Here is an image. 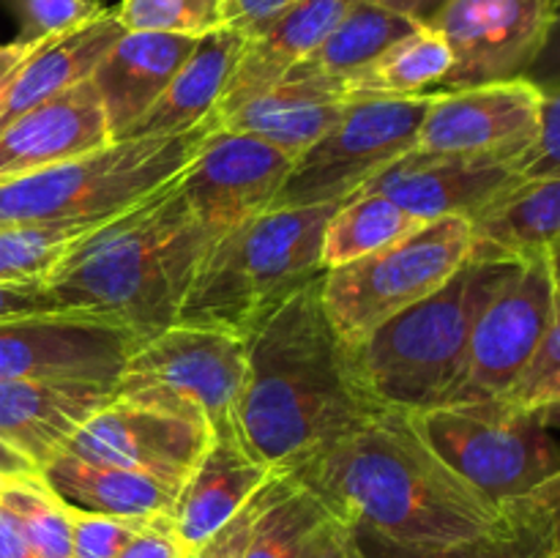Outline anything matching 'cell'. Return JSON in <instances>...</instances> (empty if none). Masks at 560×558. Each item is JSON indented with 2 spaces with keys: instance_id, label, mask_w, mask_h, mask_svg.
Returning a JSON list of instances; mask_svg holds the SVG:
<instances>
[{
  "instance_id": "49",
  "label": "cell",
  "mask_w": 560,
  "mask_h": 558,
  "mask_svg": "<svg viewBox=\"0 0 560 558\" xmlns=\"http://www.w3.org/2000/svg\"><path fill=\"white\" fill-rule=\"evenodd\" d=\"M38 44L42 42H20V38L9 44H0V88L11 80V74L25 63V58L38 47Z\"/></svg>"
},
{
  "instance_id": "42",
  "label": "cell",
  "mask_w": 560,
  "mask_h": 558,
  "mask_svg": "<svg viewBox=\"0 0 560 558\" xmlns=\"http://www.w3.org/2000/svg\"><path fill=\"white\" fill-rule=\"evenodd\" d=\"M299 558H370V553L348 523L328 514L312 531Z\"/></svg>"
},
{
  "instance_id": "22",
  "label": "cell",
  "mask_w": 560,
  "mask_h": 558,
  "mask_svg": "<svg viewBox=\"0 0 560 558\" xmlns=\"http://www.w3.org/2000/svg\"><path fill=\"white\" fill-rule=\"evenodd\" d=\"M359 0H301L260 31L249 33L228 82L219 115L277 85L299 66Z\"/></svg>"
},
{
  "instance_id": "43",
  "label": "cell",
  "mask_w": 560,
  "mask_h": 558,
  "mask_svg": "<svg viewBox=\"0 0 560 558\" xmlns=\"http://www.w3.org/2000/svg\"><path fill=\"white\" fill-rule=\"evenodd\" d=\"M118 558H191L173 528V518H156L142 525Z\"/></svg>"
},
{
  "instance_id": "34",
  "label": "cell",
  "mask_w": 560,
  "mask_h": 558,
  "mask_svg": "<svg viewBox=\"0 0 560 558\" xmlns=\"http://www.w3.org/2000/svg\"><path fill=\"white\" fill-rule=\"evenodd\" d=\"M224 3L228 0H120L113 11L124 31L200 38L224 25Z\"/></svg>"
},
{
  "instance_id": "36",
  "label": "cell",
  "mask_w": 560,
  "mask_h": 558,
  "mask_svg": "<svg viewBox=\"0 0 560 558\" xmlns=\"http://www.w3.org/2000/svg\"><path fill=\"white\" fill-rule=\"evenodd\" d=\"M20 20V42H44L77 31L104 14L98 0H11Z\"/></svg>"
},
{
  "instance_id": "54",
  "label": "cell",
  "mask_w": 560,
  "mask_h": 558,
  "mask_svg": "<svg viewBox=\"0 0 560 558\" xmlns=\"http://www.w3.org/2000/svg\"><path fill=\"white\" fill-rule=\"evenodd\" d=\"M3 481H5V479H0V485H3Z\"/></svg>"
},
{
  "instance_id": "31",
  "label": "cell",
  "mask_w": 560,
  "mask_h": 558,
  "mask_svg": "<svg viewBox=\"0 0 560 558\" xmlns=\"http://www.w3.org/2000/svg\"><path fill=\"white\" fill-rule=\"evenodd\" d=\"M107 219H58L0 228V284L44 282L52 268Z\"/></svg>"
},
{
  "instance_id": "33",
  "label": "cell",
  "mask_w": 560,
  "mask_h": 558,
  "mask_svg": "<svg viewBox=\"0 0 560 558\" xmlns=\"http://www.w3.org/2000/svg\"><path fill=\"white\" fill-rule=\"evenodd\" d=\"M0 501L20 518L38 558H71V509L55 498L42 476L5 479Z\"/></svg>"
},
{
  "instance_id": "14",
  "label": "cell",
  "mask_w": 560,
  "mask_h": 558,
  "mask_svg": "<svg viewBox=\"0 0 560 558\" xmlns=\"http://www.w3.org/2000/svg\"><path fill=\"white\" fill-rule=\"evenodd\" d=\"M545 93L528 80L435 93L416 148L517 162L539 137Z\"/></svg>"
},
{
  "instance_id": "47",
  "label": "cell",
  "mask_w": 560,
  "mask_h": 558,
  "mask_svg": "<svg viewBox=\"0 0 560 558\" xmlns=\"http://www.w3.org/2000/svg\"><path fill=\"white\" fill-rule=\"evenodd\" d=\"M0 558H38L20 518L0 501Z\"/></svg>"
},
{
  "instance_id": "45",
  "label": "cell",
  "mask_w": 560,
  "mask_h": 558,
  "mask_svg": "<svg viewBox=\"0 0 560 558\" xmlns=\"http://www.w3.org/2000/svg\"><path fill=\"white\" fill-rule=\"evenodd\" d=\"M295 3H301V0H228L224 3V25L249 36L271 20H277L279 14L293 9Z\"/></svg>"
},
{
  "instance_id": "7",
  "label": "cell",
  "mask_w": 560,
  "mask_h": 558,
  "mask_svg": "<svg viewBox=\"0 0 560 558\" xmlns=\"http://www.w3.org/2000/svg\"><path fill=\"white\" fill-rule=\"evenodd\" d=\"M246 377V339L222 328L173 323L137 342L115 381V399L235 435Z\"/></svg>"
},
{
  "instance_id": "11",
  "label": "cell",
  "mask_w": 560,
  "mask_h": 558,
  "mask_svg": "<svg viewBox=\"0 0 560 558\" xmlns=\"http://www.w3.org/2000/svg\"><path fill=\"white\" fill-rule=\"evenodd\" d=\"M552 306L556 279L547 255L528 257L481 310L463 381L448 405L509 397L550 326Z\"/></svg>"
},
{
  "instance_id": "52",
  "label": "cell",
  "mask_w": 560,
  "mask_h": 558,
  "mask_svg": "<svg viewBox=\"0 0 560 558\" xmlns=\"http://www.w3.org/2000/svg\"><path fill=\"white\" fill-rule=\"evenodd\" d=\"M547 255V263H550V271H552V279L560 284V241L558 244H552L550 249L545 252Z\"/></svg>"
},
{
  "instance_id": "40",
  "label": "cell",
  "mask_w": 560,
  "mask_h": 558,
  "mask_svg": "<svg viewBox=\"0 0 560 558\" xmlns=\"http://www.w3.org/2000/svg\"><path fill=\"white\" fill-rule=\"evenodd\" d=\"M501 512L512 523L525 525L550 542V550L560 553V468L541 485L514 501L503 503Z\"/></svg>"
},
{
  "instance_id": "17",
  "label": "cell",
  "mask_w": 560,
  "mask_h": 558,
  "mask_svg": "<svg viewBox=\"0 0 560 558\" xmlns=\"http://www.w3.org/2000/svg\"><path fill=\"white\" fill-rule=\"evenodd\" d=\"M517 184L512 159L410 148L361 191L388 197L402 211L432 222L441 217L474 219Z\"/></svg>"
},
{
  "instance_id": "27",
  "label": "cell",
  "mask_w": 560,
  "mask_h": 558,
  "mask_svg": "<svg viewBox=\"0 0 560 558\" xmlns=\"http://www.w3.org/2000/svg\"><path fill=\"white\" fill-rule=\"evenodd\" d=\"M474 255L487 260H528L560 241V173L523 181L470 219Z\"/></svg>"
},
{
  "instance_id": "15",
  "label": "cell",
  "mask_w": 560,
  "mask_h": 558,
  "mask_svg": "<svg viewBox=\"0 0 560 558\" xmlns=\"http://www.w3.org/2000/svg\"><path fill=\"white\" fill-rule=\"evenodd\" d=\"M135 337L88 315H27L0 321V381L98 377L118 381Z\"/></svg>"
},
{
  "instance_id": "1",
  "label": "cell",
  "mask_w": 560,
  "mask_h": 558,
  "mask_svg": "<svg viewBox=\"0 0 560 558\" xmlns=\"http://www.w3.org/2000/svg\"><path fill=\"white\" fill-rule=\"evenodd\" d=\"M290 476L361 542L399 558L441 556L506 523L432 452L408 410H375Z\"/></svg>"
},
{
  "instance_id": "4",
  "label": "cell",
  "mask_w": 560,
  "mask_h": 558,
  "mask_svg": "<svg viewBox=\"0 0 560 558\" xmlns=\"http://www.w3.org/2000/svg\"><path fill=\"white\" fill-rule=\"evenodd\" d=\"M523 260L470 257L441 290L348 350L361 394L377 408H441L454 399L481 310Z\"/></svg>"
},
{
  "instance_id": "25",
  "label": "cell",
  "mask_w": 560,
  "mask_h": 558,
  "mask_svg": "<svg viewBox=\"0 0 560 558\" xmlns=\"http://www.w3.org/2000/svg\"><path fill=\"white\" fill-rule=\"evenodd\" d=\"M244 42V33L230 25H222L197 38L195 49L184 60L178 74L173 77L167 91L148 109L145 118L129 131L126 140H131V137L184 135V131H191L195 126L206 124L211 115H217Z\"/></svg>"
},
{
  "instance_id": "28",
  "label": "cell",
  "mask_w": 560,
  "mask_h": 558,
  "mask_svg": "<svg viewBox=\"0 0 560 558\" xmlns=\"http://www.w3.org/2000/svg\"><path fill=\"white\" fill-rule=\"evenodd\" d=\"M416 22L381 9L370 0H359L331 33L288 71L284 80H326L348 82L361 69L386 53L394 42L416 31Z\"/></svg>"
},
{
  "instance_id": "23",
  "label": "cell",
  "mask_w": 560,
  "mask_h": 558,
  "mask_svg": "<svg viewBox=\"0 0 560 558\" xmlns=\"http://www.w3.org/2000/svg\"><path fill=\"white\" fill-rule=\"evenodd\" d=\"M124 33L115 11L107 9L77 31L44 38L0 88V131L27 109L91 80L96 66Z\"/></svg>"
},
{
  "instance_id": "13",
  "label": "cell",
  "mask_w": 560,
  "mask_h": 558,
  "mask_svg": "<svg viewBox=\"0 0 560 558\" xmlns=\"http://www.w3.org/2000/svg\"><path fill=\"white\" fill-rule=\"evenodd\" d=\"M295 156L244 131L217 126L180 173L195 217L213 233L235 228L277 206Z\"/></svg>"
},
{
  "instance_id": "26",
  "label": "cell",
  "mask_w": 560,
  "mask_h": 558,
  "mask_svg": "<svg viewBox=\"0 0 560 558\" xmlns=\"http://www.w3.org/2000/svg\"><path fill=\"white\" fill-rule=\"evenodd\" d=\"M44 485L60 503L74 512L113 514V518H173L178 490L153 476L93 463L71 452H60L38 468Z\"/></svg>"
},
{
  "instance_id": "9",
  "label": "cell",
  "mask_w": 560,
  "mask_h": 558,
  "mask_svg": "<svg viewBox=\"0 0 560 558\" xmlns=\"http://www.w3.org/2000/svg\"><path fill=\"white\" fill-rule=\"evenodd\" d=\"M432 452L498 509L560 468V435L503 399L416 410Z\"/></svg>"
},
{
  "instance_id": "48",
  "label": "cell",
  "mask_w": 560,
  "mask_h": 558,
  "mask_svg": "<svg viewBox=\"0 0 560 558\" xmlns=\"http://www.w3.org/2000/svg\"><path fill=\"white\" fill-rule=\"evenodd\" d=\"M370 3L394 11V14L405 16V20L416 22V25H430L441 14L443 5H448L452 0H370Z\"/></svg>"
},
{
  "instance_id": "29",
  "label": "cell",
  "mask_w": 560,
  "mask_h": 558,
  "mask_svg": "<svg viewBox=\"0 0 560 558\" xmlns=\"http://www.w3.org/2000/svg\"><path fill=\"white\" fill-rule=\"evenodd\" d=\"M452 69V49L446 38L430 25H419L377 55L366 69L345 82L350 98H408L435 93Z\"/></svg>"
},
{
  "instance_id": "18",
  "label": "cell",
  "mask_w": 560,
  "mask_h": 558,
  "mask_svg": "<svg viewBox=\"0 0 560 558\" xmlns=\"http://www.w3.org/2000/svg\"><path fill=\"white\" fill-rule=\"evenodd\" d=\"M115 403V381L98 377H11L0 381V441L36 468L63 452L102 408Z\"/></svg>"
},
{
  "instance_id": "3",
  "label": "cell",
  "mask_w": 560,
  "mask_h": 558,
  "mask_svg": "<svg viewBox=\"0 0 560 558\" xmlns=\"http://www.w3.org/2000/svg\"><path fill=\"white\" fill-rule=\"evenodd\" d=\"M213 239L217 233L191 211L178 175L85 235L44 288L63 312L98 317L145 342L178 323Z\"/></svg>"
},
{
  "instance_id": "12",
  "label": "cell",
  "mask_w": 560,
  "mask_h": 558,
  "mask_svg": "<svg viewBox=\"0 0 560 558\" xmlns=\"http://www.w3.org/2000/svg\"><path fill=\"white\" fill-rule=\"evenodd\" d=\"M560 0H452L430 22L452 49L435 93L523 80L541 53Z\"/></svg>"
},
{
  "instance_id": "2",
  "label": "cell",
  "mask_w": 560,
  "mask_h": 558,
  "mask_svg": "<svg viewBox=\"0 0 560 558\" xmlns=\"http://www.w3.org/2000/svg\"><path fill=\"white\" fill-rule=\"evenodd\" d=\"M320 284L323 277L290 295L246 337L235 435L271 474H293L381 410L353 381Z\"/></svg>"
},
{
  "instance_id": "53",
  "label": "cell",
  "mask_w": 560,
  "mask_h": 558,
  "mask_svg": "<svg viewBox=\"0 0 560 558\" xmlns=\"http://www.w3.org/2000/svg\"><path fill=\"white\" fill-rule=\"evenodd\" d=\"M550 558H560V553H552V556Z\"/></svg>"
},
{
  "instance_id": "51",
  "label": "cell",
  "mask_w": 560,
  "mask_h": 558,
  "mask_svg": "<svg viewBox=\"0 0 560 558\" xmlns=\"http://www.w3.org/2000/svg\"><path fill=\"white\" fill-rule=\"evenodd\" d=\"M528 414H534L536 419L547 427V430L558 432L560 435V394H556L552 399H547V403H541L539 408L528 410Z\"/></svg>"
},
{
  "instance_id": "44",
  "label": "cell",
  "mask_w": 560,
  "mask_h": 558,
  "mask_svg": "<svg viewBox=\"0 0 560 558\" xmlns=\"http://www.w3.org/2000/svg\"><path fill=\"white\" fill-rule=\"evenodd\" d=\"M27 315H63L44 282H11L0 284V321Z\"/></svg>"
},
{
  "instance_id": "20",
  "label": "cell",
  "mask_w": 560,
  "mask_h": 558,
  "mask_svg": "<svg viewBox=\"0 0 560 558\" xmlns=\"http://www.w3.org/2000/svg\"><path fill=\"white\" fill-rule=\"evenodd\" d=\"M197 38L175 33L126 31L113 44L91 82L102 96L113 140H126L129 131L145 118L148 109L162 98L173 77L195 49Z\"/></svg>"
},
{
  "instance_id": "8",
  "label": "cell",
  "mask_w": 560,
  "mask_h": 558,
  "mask_svg": "<svg viewBox=\"0 0 560 558\" xmlns=\"http://www.w3.org/2000/svg\"><path fill=\"white\" fill-rule=\"evenodd\" d=\"M474 255L468 217H441L405 239L326 271L323 306L345 348H353L408 306L441 290Z\"/></svg>"
},
{
  "instance_id": "37",
  "label": "cell",
  "mask_w": 560,
  "mask_h": 558,
  "mask_svg": "<svg viewBox=\"0 0 560 558\" xmlns=\"http://www.w3.org/2000/svg\"><path fill=\"white\" fill-rule=\"evenodd\" d=\"M151 520L156 518H113L71 509V558H118Z\"/></svg>"
},
{
  "instance_id": "30",
  "label": "cell",
  "mask_w": 560,
  "mask_h": 558,
  "mask_svg": "<svg viewBox=\"0 0 560 558\" xmlns=\"http://www.w3.org/2000/svg\"><path fill=\"white\" fill-rule=\"evenodd\" d=\"M427 224L424 219L402 211L397 202L375 191H359L355 197L345 200L328 219L326 239H323V266L326 271L359 257L372 255L394 241L405 239L413 230Z\"/></svg>"
},
{
  "instance_id": "24",
  "label": "cell",
  "mask_w": 560,
  "mask_h": 558,
  "mask_svg": "<svg viewBox=\"0 0 560 558\" xmlns=\"http://www.w3.org/2000/svg\"><path fill=\"white\" fill-rule=\"evenodd\" d=\"M348 102L342 82L282 80L217 120L222 129L255 135L299 159L342 118Z\"/></svg>"
},
{
  "instance_id": "35",
  "label": "cell",
  "mask_w": 560,
  "mask_h": 558,
  "mask_svg": "<svg viewBox=\"0 0 560 558\" xmlns=\"http://www.w3.org/2000/svg\"><path fill=\"white\" fill-rule=\"evenodd\" d=\"M560 394V284L556 282V306H552V321L536 348L534 359L525 367L517 386L503 397V403L514 405L520 410H534L541 403Z\"/></svg>"
},
{
  "instance_id": "41",
  "label": "cell",
  "mask_w": 560,
  "mask_h": 558,
  "mask_svg": "<svg viewBox=\"0 0 560 558\" xmlns=\"http://www.w3.org/2000/svg\"><path fill=\"white\" fill-rule=\"evenodd\" d=\"M514 173H517L520 184L560 173V88L545 91V98H541L539 137L514 162Z\"/></svg>"
},
{
  "instance_id": "32",
  "label": "cell",
  "mask_w": 560,
  "mask_h": 558,
  "mask_svg": "<svg viewBox=\"0 0 560 558\" xmlns=\"http://www.w3.org/2000/svg\"><path fill=\"white\" fill-rule=\"evenodd\" d=\"M328 509L301 481L284 474L277 496L262 509L244 558H299Z\"/></svg>"
},
{
  "instance_id": "46",
  "label": "cell",
  "mask_w": 560,
  "mask_h": 558,
  "mask_svg": "<svg viewBox=\"0 0 560 558\" xmlns=\"http://www.w3.org/2000/svg\"><path fill=\"white\" fill-rule=\"evenodd\" d=\"M523 80L534 82L541 93L560 88V5L556 20H552L550 25V33H547L545 47L536 55V60L530 63V69L525 71Z\"/></svg>"
},
{
  "instance_id": "6",
  "label": "cell",
  "mask_w": 560,
  "mask_h": 558,
  "mask_svg": "<svg viewBox=\"0 0 560 558\" xmlns=\"http://www.w3.org/2000/svg\"><path fill=\"white\" fill-rule=\"evenodd\" d=\"M219 126L217 115L184 135L131 137L69 162L0 181V228L58 219H113L178 178Z\"/></svg>"
},
{
  "instance_id": "19",
  "label": "cell",
  "mask_w": 560,
  "mask_h": 558,
  "mask_svg": "<svg viewBox=\"0 0 560 558\" xmlns=\"http://www.w3.org/2000/svg\"><path fill=\"white\" fill-rule=\"evenodd\" d=\"M113 142L102 96L91 80L27 109L0 131V181L69 162Z\"/></svg>"
},
{
  "instance_id": "38",
  "label": "cell",
  "mask_w": 560,
  "mask_h": 558,
  "mask_svg": "<svg viewBox=\"0 0 560 558\" xmlns=\"http://www.w3.org/2000/svg\"><path fill=\"white\" fill-rule=\"evenodd\" d=\"M282 476L284 474L268 476L266 485H262L260 490L235 512V518L228 520L211 539L202 542V545L191 553V558H244L252 534H255L257 520H260L262 509L271 503V498L277 496L279 485H282Z\"/></svg>"
},
{
  "instance_id": "39",
  "label": "cell",
  "mask_w": 560,
  "mask_h": 558,
  "mask_svg": "<svg viewBox=\"0 0 560 558\" xmlns=\"http://www.w3.org/2000/svg\"><path fill=\"white\" fill-rule=\"evenodd\" d=\"M550 542L539 536L536 531L525 528V525L506 523L501 528L490 531V534L470 539L465 545L454 547V550L441 553L432 558H550Z\"/></svg>"
},
{
  "instance_id": "21",
  "label": "cell",
  "mask_w": 560,
  "mask_h": 558,
  "mask_svg": "<svg viewBox=\"0 0 560 558\" xmlns=\"http://www.w3.org/2000/svg\"><path fill=\"white\" fill-rule=\"evenodd\" d=\"M268 476L271 470L246 452L238 435H211L173 509V528L186 550L195 553L233 520Z\"/></svg>"
},
{
  "instance_id": "16",
  "label": "cell",
  "mask_w": 560,
  "mask_h": 558,
  "mask_svg": "<svg viewBox=\"0 0 560 558\" xmlns=\"http://www.w3.org/2000/svg\"><path fill=\"white\" fill-rule=\"evenodd\" d=\"M208 441L211 432L195 421L115 399L71 438L63 452L153 476L180 492Z\"/></svg>"
},
{
  "instance_id": "5",
  "label": "cell",
  "mask_w": 560,
  "mask_h": 558,
  "mask_svg": "<svg viewBox=\"0 0 560 558\" xmlns=\"http://www.w3.org/2000/svg\"><path fill=\"white\" fill-rule=\"evenodd\" d=\"M339 206L271 208L219 233L191 279L178 323L249 337L290 295L326 277L323 239Z\"/></svg>"
},
{
  "instance_id": "10",
  "label": "cell",
  "mask_w": 560,
  "mask_h": 558,
  "mask_svg": "<svg viewBox=\"0 0 560 558\" xmlns=\"http://www.w3.org/2000/svg\"><path fill=\"white\" fill-rule=\"evenodd\" d=\"M435 93L350 98L342 118L295 159L273 208L345 202L416 148Z\"/></svg>"
},
{
  "instance_id": "50",
  "label": "cell",
  "mask_w": 560,
  "mask_h": 558,
  "mask_svg": "<svg viewBox=\"0 0 560 558\" xmlns=\"http://www.w3.org/2000/svg\"><path fill=\"white\" fill-rule=\"evenodd\" d=\"M38 474L36 465L27 457H22L20 452L9 446V443L0 441V479H14V476H31Z\"/></svg>"
}]
</instances>
